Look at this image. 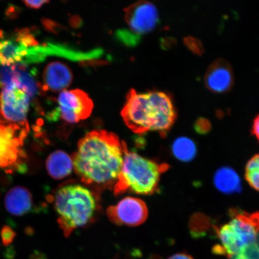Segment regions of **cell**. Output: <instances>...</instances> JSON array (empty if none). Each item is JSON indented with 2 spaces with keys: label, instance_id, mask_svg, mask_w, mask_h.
Instances as JSON below:
<instances>
[{
  "label": "cell",
  "instance_id": "obj_27",
  "mask_svg": "<svg viewBox=\"0 0 259 259\" xmlns=\"http://www.w3.org/2000/svg\"><path fill=\"white\" fill-rule=\"evenodd\" d=\"M23 2L27 7L34 9H40L42 6L49 3L48 1H24Z\"/></svg>",
  "mask_w": 259,
  "mask_h": 259
},
{
  "label": "cell",
  "instance_id": "obj_9",
  "mask_svg": "<svg viewBox=\"0 0 259 259\" xmlns=\"http://www.w3.org/2000/svg\"><path fill=\"white\" fill-rule=\"evenodd\" d=\"M30 98L17 85L5 87L0 94V111L8 121L27 120Z\"/></svg>",
  "mask_w": 259,
  "mask_h": 259
},
{
  "label": "cell",
  "instance_id": "obj_17",
  "mask_svg": "<svg viewBox=\"0 0 259 259\" xmlns=\"http://www.w3.org/2000/svg\"><path fill=\"white\" fill-rule=\"evenodd\" d=\"M245 177L249 185L259 192V154L248 161L245 166Z\"/></svg>",
  "mask_w": 259,
  "mask_h": 259
},
{
  "label": "cell",
  "instance_id": "obj_28",
  "mask_svg": "<svg viewBox=\"0 0 259 259\" xmlns=\"http://www.w3.org/2000/svg\"><path fill=\"white\" fill-rule=\"evenodd\" d=\"M251 132L252 134L254 136L259 142V114L254 119L253 123H252Z\"/></svg>",
  "mask_w": 259,
  "mask_h": 259
},
{
  "label": "cell",
  "instance_id": "obj_11",
  "mask_svg": "<svg viewBox=\"0 0 259 259\" xmlns=\"http://www.w3.org/2000/svg\"><path fill=\"white\" fill-rule=\"evenodd\" d=\"M43 79L45 83L41 90L44 92H63L72 83L73 74L66 64L56 61L49 64L45 68Z\"/></svg>",
  "mask_w": 259,
  "mask_h": 259
},
{
  "label": "cell",
  "instance_id": "obj_13",
  "mask_svg": "<svg viewBox=\"0 0 259 259\" xmlns=\"http://www.w3.org/2000/svg\"><path fill=\"white\" fill-rule=\"evenodd\" d=\"M46 167L51 177L56 180H62L72 173L73 169L72 158L63 151H54L49 155Z\"/></svg>",
  "mask_w": 259,
  "mask_h": 259
},
{
  "label": "cell",
  "instance_id": "obj_12",
  "mask_svg": "<svg viewBox=\"0 0 259 259\" xmlns=\"http://www.w3.org/2000/svg\"><path fill=\"white\" fill-rule=\"evenodd\" d=\"M5 202L6 210L12 215L22 216L33 210L32 194L24 187L12 188L6 194Z\"/></svg>",
  "mask_w": 259,
  "mask_h": 259
},
{
  "label": "cell",
  "instance_id": "obj_21",
  "mask_svg": "<svg viewBox=\"0 0 259 259\" xmlns=\"http://www.w3.org/2000/svg\"><path fill=\"white\" fill-rule=\"evenodd\" d=\"M3 48L0 51L3 56L6 58H12L17 56V51L19 47V44H16L14 40H3Z\"/></svg>",
  "mask_w": 259,
  "mask_h": 259
},
{
  "label": "cell",
  "instance_id": "obj_25",
  "mask_svg": "<svg viewBox=\"0 0 259 259\" xmlns=\"http://www.w3.org/2000/svg\"><path fill=\"white\" fill-rule=\"evenodd\" d=\"M21 9L18 6L13 4H9L5 11L6 19L9 20H14L19 17L21 12Z\"/></svg>",
  "mask_w": 259,
  "mask_h": 259
},
{
  "label": "cell",
  "instance_id": "obj_23",
  "mask_svg": "<svg viewBox=\"0 0 259 259\" xmlns=\"http://www.w3.org/2000/svg\"><path fill=\"white\" fill-rule=\"evenodd\" d=\"M194 130L200 135H205L211 129V124L208 119L200 117L197 119L194 125Z\"/></svg>",
  "mask_w": 259,
  "mask_h": 259
},
{
  "label": "cell",
  "instance_id": "obj_24",
  "mask_svg": "<svg viewBox=\"0 0 259 259\" xmlns=\"http://www.w3.org/2000/svg\"><path fill=\"white\" fill-rule=\"evenodd\" d=\"M16 233L11 229V227L5 226L3 227L1 231V237L3 244L8 246L12 244L16 236Z\"/></svg>",
  "mask_w": 259,
  "mask_h": 259
},
{
  "label": "cell",
  "instance_id": "obj_16",
  "mask_svg": "<svg viewBox=\"0 0 259 259\" xmlns=\"http://www.w3.org/2000/svg\"><path fill=\"white\" fill-rule=\"evenodd\" d=\"M15 83L18 88L27 95L29 98L33 99L37 93V83L30 74L15 70Z\"/></svg>",
  "mask_w": 259,
  "mask_h": 259
},
{
  "label": "cell",
  "instance_id": "obj_22",
  "mask_svg": "<svg viewBox=\"0 0 259 259\" xmlns=\"http://www.w3.org/2000/svg\"><path fill=\"white\" fill-rule=\"evenodd\" d=\"M184 43L189 50L198 56H202L204 50L202 42L192 36L187 37L184 39Z\"/></svg>",
  "mask_w": 259,
  "mask_h": 259
},
{
  "label": "cell",
  "instance_id": "obj_32",
  "mask_svg": "<svg viewBox=\"0 0 259 259\" xmlns=\"http://www.w3.org/2000/svg\"><path fill=\"white\" fill-rule=\"evenodd\" d=\"M5 31L0 29V39H3L5 38Z\"/></svg>",
  "mask_w": 259,
  "mask_h": 259
},
{
  "label": "cell",
  "instance_id": "obj_29",
  "mask_svg": "<svg viewBox=\"0 0 259 259\" xmlns=\"http://www.w3.org/2000/svg\"><path fill=\"white\" fill-rule=\"evenodd\" d=\"M167 259H194L190 255L186 253H177L171 255V256Z\"/></svg>",
  "mask_w": 259,
  "mask_h": 259
},
{
  "label": "cell",
  "instance_id": "obj_15",
  "mask_svg": "<svg viewBox=\"0 0 259 259\" xmlns=\"http://www.w3.org/2000/svg\"><path fill=\"white\" fill-rule=\"evenodd\" d=\"M197 150L195 142L185 137L176 139L171 145L174 157L183 162L192 161L196 156Z\"/></svg>",
  "mask_w": 259,
  "mask_h": 259
},
{
  "label": "cell",
  "instance_id": "obj_2",
  "mask_svg": "<svg viewBox=\"0 0 259 259\" xmlns=\"http://www.w3.org/2000/svg\"><path fill=\"white\" fill-rule=\"evenodd\" d=\"M125 124L137 134L153 131L166 135L176 121L172 99L161 92L138 93L130 91L121 112Z\"/></svg>",
  "mask_w": 259,
  "mask_h": 259
},
{
  "label": "cell",
  "instance_id": "obj_31",
  "mask_svg": "<svg viewBox=\"0 0 259 259\" xmlns=\"http://www.w3.org/2000/svg\"><path fill=\"white\" fill-rule=\"evenodd\" d=\"M9 121L6 119L4 116H3V113L1 111H0V123H2V124H6Z\"/></svg>",
  "mask_w": 259,
  "mask_h": 259
},
{
  "label": "cell",
  "instance_id": "obj_30",
  "mask_svg": "<svg viewBox=\"0 0 259 259\" xmlns=\"http://www.w3.org/2000/svg\"><path fill=\"white\" fill-rule=\"evenodd\" d=\"M29 259H47L45 255L43 253L38 252L37 251H34L30 255Z\"/></svg>",
  "mask_w": 259,
  "mask_h": 259
},
{
  "label": "cell",
  "instance_id": "obj_3",
  "mask_svg": "<svg viewBox=\"0 0 259 259\" xmlns=\"http://www.w3.org/2000/svg\"><path fill=\"white\" fill-rule=\"evenodd\" d=\"M99 197L92 189L74 183L64 184L58 189L54 196V208L58 224L66 238L76 229L94 221L98 210Z\"/></svg>",
  "mask_w": 259,
  "mask_h": 259
},
{
  "label": "cell",
  "instance_id": "obj_4",
  "mask_svg": "<svg viewBox=\"0 0 259 259\" xmlns=\"http://www.w3.org/2000/svg\"><path fill=\"white\" fill-rule=\"evenodd\" d=\"M169 169V165L148 159L129 151L127 144L120 173L113 187L115 195L129 192L142 195L157 192L162 174Z\"/></svg>",
  "mask_w": 259,
  "mask_h": 259
},
{
  "label": "cell",
  "instance_id": "obj_14",
  "mask_svg": "<svg viewBox=\"0 0 259 259\" xmlns=\"http://www.w3.org/2000/svg\"><path fill=\"white\" fill-rule=\"evenodd\" d=\"M213 181L216 189L226 194L239 193L242 189L240 177L230 167H220L213 176Z\"/></svg>",
  "mask_w": 259,
  "mask_h": 259
},
{
  "label": "cell",
  "instance_id": "obj_7",
  "mask_svg": "<svg viewBox=\"0 0 259 259\" xmlns=\"http://www.w3.org/2000/svg\"><path fill=\"white\" fill-rule=\"evenodd\" d=\"M106 214L113 224L135 227L143 224L147 220L148 210L143 200L127 197L115 205L109 206Z\"/></svg>",
  "mask_w": 259,
  "mask_h": 259
},
{
  "label": "cell",
  "instance_id": "obj_34",
  "mask_svg": "<svg viewBox=\"0 0 259 259\" xmlns=\"http://www.w3.org/2000/svg\"><path fill=\"white\" fill-rule=\"evenodd\" d=\"M37 123L38 125H41L43 124V121H42L41 119H38Z\"/></svg>",
  "mask_w": 259,
  "mask_h": 259
},
{
  "label": "cell",
  "instance_id": "obj_10",
  "mask_svg": "<svg viewBox=\"0 0 259 259\" xmlns=\"http://www.w3.org/2000/svg\"><path fill=\"white\" fill-rule=\"evenodd\" d=\"M206 88L215 93L229 92L234 85V75L231 64L223 59L210 65L204 77Z\"/></svg>",
  "mask_w": 259,
  "mask_h": 259
},
{
  "label": "cell",
  "instance_id": "obj_36",
  "mask_svg": "<svg viewBox=\"0 0 259 259\" xmlns=\"http://www.w3.org/2000/svg\"><path fill=\"white\" fill-rule=\"evenodd\" d=\"M3 57V55L0 53V60H1L2 58Z\"/></svg>",
  "mask_w": 259,
  "mask_h": 259
},
{
  "label": "cell",
  "instance_id": "obj_26",
  "mask_svg": "<svg viewBox=\"0 0 259 259\" xmlns=\"http://www.w3.org/2000/svg\"><path fill=\"white\" fill-rule=\"evenodd\" d=\"M24 47L28 48V47H37L38 45V42L35 40V38L33 34H28L25 37L22 38L20 43Z\"/></svg>",
  "mask_w": 259,
  "mask_h": 259
},
{
  "label": "cell",
  "instance_id": "obj_35",
  "mask_svg": "<svg viewBox=\"0 0 259 259\" xmlns=\"http://www.w3.org/2000/svg\"><path fill=\"white\" fill-rule=\"evenodd\" d=\"M3 87V83H2L1 80H0V89H2Z\"/></svg>",
  "mask_w": 259,
  "mask_h": 259
},
{
  "label": "cell",
  "instance_id": "obj_8",
  "mask_svg": "<svg viewBox=\"0 0 259 259\" xmlns=\"http://www.w3.org/2000/svg\"><path fill=\"white\" fill-rule=\"evenodd\" d=\"M125 20L135 34H147L156 27L159 21L157 9L150 2H138L125 9Z\"/></svg>",
  "mask_w": 259,
  "mask_h": 259
},
{
  "label": "cell",
  "instance_id": "obj_20",
  "mask_svg": "<svg viewBox=\"0 0 259 259\" xmlns=\"http://www.w3.org/2000/svg\"><path fill=\"white\" fill-rule=\"evenodd\" d=\"M0 80L6 87L16 85L15 72L10 67L0 66Z\"/></svg>",
  "mask_w": 259,
  "mask_h": 259
},
{
  "label": "cell",
  "instance_id": "obj_18",
  "mask_svg": "<svg viewBox=\"0 0 259 259\" xmlns=\"http://www.w3.org/2000/svg\"><path fill=\"white\" fill-rule=\"evenodd\" d=\"M14 148H17L13 142V139L6 137L5 134L0 136V166L5 167L9 164L8 155L9 151Z\"/></svg>",
  "mask_w": 259,
  "mask_h": 259
},
{
  "label": "cell",
  "instance_id": "obj_19",
  "mask_svg": "<svg viewBox=\"0 0 259 259\" xmlns=\"http://www.w3.org/2000/svg\"><path fill=\"white\" fill-rule=\"evenodd\" d=\"M228 259H259V245L256 242L248 245L242 248L237 254Z\"/></svg>",
  "mask_w": 259,
  "mask_h": 259
},
{
  "label": "cell",
  "instance_id": "obj_5",
  "mask_svg": "<svg viewBox=\"0 0 259 259\" xmlns=\"http://www.w3.org/2000/svg\"><path fill=\"white\" fill-rule=\"evenodd\" d=\"M228 223L216 228L220 244L213 248L216 254L229 257L242 248L256 242L259 234V212L248 213L234 209L231 211Z\"/></svg>",
  "mask_w": 259,
  "mask_h": 259
},
{
  "label": "cell",
  "instance_id": "obj_33",
  "mask_svg": "<svg viewBox=\"0 0 259 259\" xmlns=\"http://www.w3.org/2000/svg\"><path fill=\"white\" fill-rule=\"evenodd\" d=\"M8 61H9V62L11 63V64L12 63L13 64H14L16 63L14 58H8Z\"/></svg>",
  "mask_w": 259,
  "mask_h": 259
},
{
  "label": "cell",
  "instance_id": "obj_1",
  "mask_svg": "<svg viewBox=\"0 0 259 259\" xmlns=\"http://www.w3.org/2000/svg\"><path fill=\"white\" fill-rule=\"evenodd\" d=\"M125 145L112 132L96 130L87 134L72 157L80 181L97 194L113 189L121 170Z\"/></svg>",
  "mask_w": 259,
  "mask_h": 259
},
{
  "label": "cell",
  "instance_id": "obj_6",
  "mask_svg": "<svg viewBox=\"0 0 259 259\" xmlns=\"http://www.w3.org/2000/svg\"><path fill=\"white\" fill-rule=\"evenodd\" d=\"M59 107L56 112L64 121L70 124L88 118L93 109L92 100L82 90H64L58 98Z\"/></svg>",
  "mask_w": 259,
  "mask_h": 259
}]
</instances>
